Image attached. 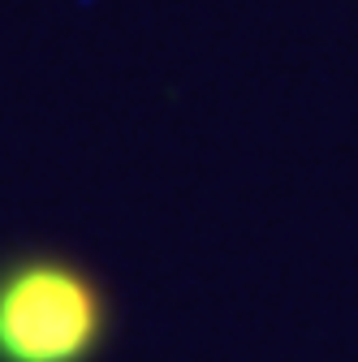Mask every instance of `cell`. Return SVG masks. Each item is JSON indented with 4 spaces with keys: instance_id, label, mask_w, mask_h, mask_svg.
<instances>
[{
    "instance_id": "1",
    "label": "cell",
    "mask_w": 358,
    "mask_h": 362,
    "mask_svg": "<svg viewBox=\"0 0 358 362\" xmlns=\"http://www.w3.org/2000/svg\"><path fill=\"white\" fill-rule=\"evenodd\" d=\"M104 337L96 281L61 259L0 272V362H86Z\"/></svg>"
}]
</instances>
